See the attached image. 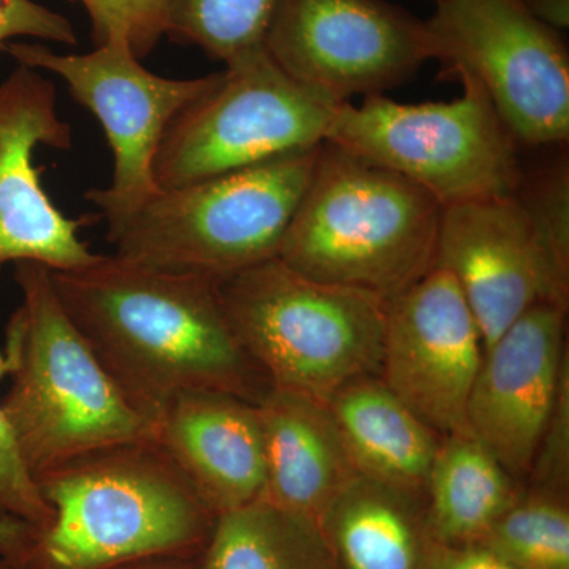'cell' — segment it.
I'll return each mask as SVG.
<instances>
[{"mask_svg":"<svg viewBox=\"0 0 569 569\" xmlns=\"http://www.w3.org/2000/svg\"><path fill=\"white\" fill-rule=\"evenodd\" d=\"M51 280L116 387L156 426L186 392H224L258 406L272 389L239 343L213 280L118 254L51 271Z\"/></svg>","mask_w":569,"mask_h":569,"instance_id":"6da1fadb","label":"cell"},{"mask_svg":"<svg viewBox=\"0 0 569 569\" xmlns=\"http://www.w3.org/2000/svg\"><path fill=\"white\" fill-rule=\"evenodd\" d=\"M54 519L22 569L201 556L217 516L157 440L97 449L36 478Z\"/></svg>","mask_w":569,"mask_h":569,"instance_id":"7a4b0ae2","label":"cell"},{"mask_svg":"<svg viewBox=\"0 0 569 569\" xmlns=\"http://www.w3.org/2000/svg\"><path fill=\"white\" fill-rule=\"evenodd\" d=\"M13 276L22 299L6 326L2 408L33 479L97 449L157 440L67 316L51 269L21 261Z\"/></svg>","mask_w":569,"mask_h":569,"instance_id":"3957f363","label":"cell"},{"mask_svg":"<svg viewBox=\"0 0 569 569\" xmlns=\"http://www.w3.org/2000/svg\"><path fill=\"white\" fill-rule=\"evenodd\" d=\"M441 209L417 183L323 142L277 258L391 301L436 264Z\"/></svg>","mask_w":569,"mask_h":569,"instance_id":"277c9868","label":"cell"},{"mask_svg":"<svg viewBox=\"0 0 569 569\" xmlns=\"http://www.w3.org/2000/svg\"><path fill=\"white\" fill-rule=\"evenodd\" d=\"M239 343L272 389L321 403L380 377L388 301L318 282L279 258L217 282Z\"/></svg>","mask_w":569,"mask_h":569,"instance_id":"5b68a950","label":"cell"},{"mask_svg":"<svg viewBox=\"0 0 569 569\" xmlns=\"http://www.w3.org/2000/svg\"><path fill=\"white\" fill-rule=\"evenodd\" d=\"M321 146L160 190L107 234L108 242L123 260L213 282L272 260L312 179Z\"/></svg>","mask_w":569,"mask_h":569,"instance_id":"8992f818","label":"cell"},{"mask_svg":"<svg viewBox=\"0 0 569 569\" xmlns=\"http://www.w3.org/2000/svg\"><path fill=\"white\" fill-rule=\"evenodd\" d=\"M458 78L463 93L451 102L408 104L378 93L340 103L325 142L417 183L441 206L515 193L519 144L481 86Z\"/></svg>","mask_w":569,"mask_h":569,"instance_id":"52a82bcc","label":"cell"},{"mask_svg":"<svg viewBox=\"0 0 569 569\" xmlns=\"http://www.w3.org/2000/svg\"><path fill=\"white\" fill-rule=\"evenodd\" d=\"M340 102L296 81L260 48L171 122L157 153L160 190L176 189L323 144Z\"/></svg>","mask_w":569,"mask_h":569,"instance_id":"ba28073f","label":"cell"},{"mask_svg":"<svg viewBox=\"0 0 569 569\" xmlns=\"http://www.w3.org/2000/svg\"><path fill=\"white\" fill-rule=\"evenodd\" d=\"M18 66L58 74L74 102L88 108L102 126L112 153L107 189L86 198L114 233L160 192L153 164L168 127L187 107L211 92L219 73L171 80L146 69L127 41L111 39L86 54H59L31 43H9Z\"/></svg>","mask_w":569,"mask_h":569,"instance_id":"9c48e42d","label":"cell"},{"mask_svg":"<svg viewBox=\"0 0 569 569\" xmlns=\"http://www.w3.org/2000/svg\"><path fill=\"white\" fill-rule=\"evenodd\" d=\"M426 24L445 73L477 81L519 146L568 142L569 56L560 32L519 0H437Z\"/></svg>","mask_w":569,"mask_h":569,"instance_id":"30bf717a","label":"cell"},{"mask_svg":"<svg viewBox=\"0 0 569 569\" xmlns=\"http://www.w3.org/2000/svg\"><path fill=\"white\" fill-rule=\"evenodd\" d=\"M264 48L340 103L385 93L436 59L426 21L387 0H277Z\"/></svg>","mask_w":569,"mask_h":569,"instance_id":"8fae6325","label":"cell"},{"mask_svg":"<svg viewBox=\"0 0 569 569\" xmlns=\"http://www.w3.org/2000/svg\"><path fill=\"white\" fill-rule=\"evenodd\" d=\"M485 340L466 296L433 266L387 307L381 380L438 436L470 433L467 406Z\"/></svg>","mask_w":569,"mask_h":569,"instance_id":"7c38bea8","label":"cell"},{"mask_svg":"<svg viewBox=\"0 0 569 569\" xmlns=\"http://www.w3.org/2000/svg\"><path fill=\"white\" fill-rule=\"evenodd\" d=\"M43 146L70 151L71 127L59 116L51 80L18 66L0 82V272L21 261L71 271L100 257L80 236L91 219H70L44 190L33 162Z\"/></svg>","mask_w":569,"mask_h":569,"instance_id":"4fadbf2b","label":"cell"},{"mask_svg":"<svg viewBox=\"0 0 569 569\" xmlns=\"http://www.w3.org/2000/svg\"><path fill=\"white\" fill-rule=\"evenodd\" d=\"M433 266L466 296L485 350L538 302L568 310L569 283L550 264L515 193L443 206Z\"/></svg>","mask_w":569,"mask_h":569,"instance_id":"5bb4252c","label":"cell"},{"mask_svg":"<svg viewBox=\"0 0 569 569\" xmlns=\"http://www.w3.org/2000/svg\"><path fill=\"white\" fill-rule=\"evenodd\" d=\"M568 310L538 302L485 350L467 406V427L522 485L548 433L568 377Z\"/></svg>","mask_w":569,"mask_h":569,"instance_id":"9a60e30c","label":"cell"},{"mask_svg":"<svg viewBox=\"0 0 569 569\" xmlns=\"http://www.w3.org/2000/svg\"><path fill=\"white\" fill-rule=\"evenodd\" d=\"M157 443L217 518L264 497V440L257 403L224 392H186L159 419Z\"/></svg>","mask_w":569,"mask_h":569,"instance_id":"2e32d148","label":"cell"},{"mask_svg":"<svg viewBox=\"0 0 569 569\" xmlns=\"http://www.w3.org/2000/svg\"><path fill=\"white\" fill-rule=\"evenodd\" d=\"M258 411L264 440L263 500L318 526L358 477L331 411L318 400L280 389H271Z\"/></svg>","mask_w":569,"mask_h":569,"instance_id":"e0dca14e","label":"cell"},{"mask_svg":"<svg viewBox=\"0 0 569 569\" xmlns=\"http://www.w3.org/2000/svg\"><path fill=\"white\" fill-rule=\"evenodd\" d=\"M358 475L426 497L441 436L430 429L380 377H362L326 403Z\"/></svg>","mask_w":569,"mask_h":569,"instance_id":"ac0fdd59","label":"cell"},{"mask_svg":"<svg viewBox=\"0 0 569 569\" xmlns=\"http://www.w3.org/2000/svg\"><path fill=\"white\" fill-rule=\"evenodd\" d=\"M339 569H427L426 497L358 475L318 523Z\"/></svg>","mask_w":569,"mask_h":569,"instance_id":"d6986e66","label":"cell"},{"mask_svg":"<svg viewBox=\"0 0 569 569\" xmlns=\"http://www.w3.org/2000/svg\"><path fill=\"white\" fill-rule=\"evenodd\" d=\"M522 492L471 433L443 437L427 479L429 537L441 546L479 545Z\"/></svg>","mask_w":569,"mask_h":569,"instance_id":"ffe728a7","label":"cell"},{"mask_svg":"<svg viewBox=\"0 0 569 569\" xmlns=\"http://www.w3.org/2000/svg\"><path fill=\"white\" fill-rule=\"evenodd\" d=\"M203 569H339L316 523L269 501L217 518Z\"/></svg>","mask_w":569,"mask_h":569,"instance_id":"44dd1931","label":"cell"},{"mask_svg":"<svg viewBox=\"0 0 569 569\" xmlns=\"http://www.w3.org/2000/svg\"><path fill=\"white\" fill-rule=\"evenodd\" d=\"M479 545L519 569H569L568 496L523 488Z\"/></svg>","mask_w":569,"mask_h":569,"instance_id":"7402d4cb","label":"cell"},{"mask_svg":"<svg viewBox=\"0 0 569 569\" xmlns=\"http://www.w3.org/2000/svg\"><path fill=\"white\" fill-rule=\"evenodd\" d=\"M277 0H168L167 36L224 66L263 47Z\"/></svg>","mask_w":569,"mask_h":569,"instance_id":"603a6c76","label":"cell"},{"mask_svg":"<svg viewBox=\"0 0 569 569\" xmlns=\"http://www.w3.org/2000/svg\"><path fill=\"white\" fill-rule=\"evenodd\" d=\"M516 198L557 274L569 283V164L567 152L522 178Z\"/></svg>","mask_w":569,"mask_h":569,"instance_id":"cb8c5ba5","label":"cell"},{"mask_svg":"<svg viewBox=\"0 0 569 569\" xmlns=\"http://www.w3.org/2000/svg\"><path fill=\"white\" fill-rule=\"evenodd\" d=\"M88 11L96 47L127 41L138 59L156 50L167 36L168 0H80Z\"/></svg>","mask_w":569,"mask_h":569,"instance_id":"d4e9b609","label":"cell"},{"mask_svg":"<svg viewBox=\"0 0 569 569\" xmlns=\"http://www.w3.org/2000/svg\"><path fill=\"white\" fill-rule=\"evenodd\" d=\"M9 376L3 351H0V380ZM0 518H17L39 530L50 527L54 509L50 507L31 471L22 459L17 438L0 402Z\"/></svg>","mask_w":569,"mask_h":569,"instance_id":"484cf974","label":"cell"},{"mask_svg":"<svg viewBox=\"0 0 569 569\" xmlns=\"http://www.w3.org/2000/svg\"><path fill=\"white\" fill-rule=\"evenodd\" d=\"M17 37L54 41L74 47L77 32L69 18L36 0H0V54Z\"/></svg>","mask_w":569,"mask_h":569,"instance_id":"4316f807","label":"cell"},{"mask_svg":"<svg viewBox=\"0 0 569 569\" xmlns=\"http://www.w3.org/2000/svg\"><path fill=\"white\" fill-rule=\"evenodd\" d=\"M427 569H519L482 545L441 546L432 541Z\"/></svg>","mask_w":569,"mask_h":569,"instance_id":"83f0119b","label":"cell"},{"mask_svg":"<svg viewBox=\"0 0 569 569\" xmlns=\"http://www.w3.org/2000/svg\"><path fill=\"white\" fill-rule=\"evenodd\" d=\"M39 529L17 518H0V559L24 568L32 557Z\"/></svg>","mask_w":569,"mask_h":569,"instance_id":"f1b7e54d","label":"cell"},{"mask_svg":"<svg viewBox=\"0 0 569 569\" xmlns=\"http://www.w3.org/2000/svg\"><path fill=\"white\" fill-rule=\"evenodd\" d=\"M523 9L542 24L561 32L569 26V0H519Z\"/></svg>","mask_w":569,"mask_h":569,"instance_id":"f546056e","label":"cell"},{"mask_svg":"<svg viewBox=\"0 0 569 569\" xmlns=\"http://www.w3.org/2000/svg\"><path fill=\"white\" fill-rule=\"evenodd\" d=\"M201 556L152 557V559L132 561V563L121 565V567L111 569H203Z\"/></svg>","mask_w":569,"mask_h":569,"instance_id":"4dcf8cb0","label":"cell"},{"mask_svg":"<svg viewBox=\"0 0 569 569\" xmlns=\"http://www.w3.org/2000/svg\"><path fill=\"white\" fill-rule=\"evenodd\" d=\"M0 569H20L14 567V565L9 563V561L0 559Z\"/></svg>","mask_w":569,"mask_h":569,"instance_id":"1f68e13d","label":"cell"},{"mask_svg":"<svg viewBox=\"0 0 569 569\" xmlns=\"http://www.w3.org/2000/svg\"><path fill=\"white\" fill-rule=\"evenodd\" d=\"M436 2H437V0H436Z\"/></svg>","mask_w":569,"mask_h":569,"instance_id":"d6a6232c","label":"cell"}]
</instances>
